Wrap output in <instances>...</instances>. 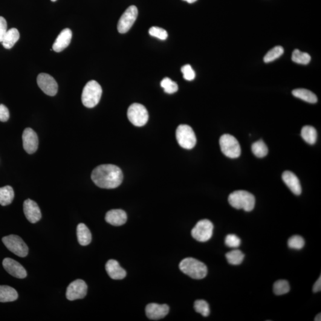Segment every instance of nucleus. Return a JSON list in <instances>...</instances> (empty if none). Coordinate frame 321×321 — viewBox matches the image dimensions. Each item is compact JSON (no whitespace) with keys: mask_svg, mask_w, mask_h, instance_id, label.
I'll use <instances>...</instances> for the list:
<instances>
[{"mask_svg":"<svg viewBox=\"0 0 321 321\" xmlns=\"http://www.w3.org/2000/svg\"><path fill=\"white\" fill-rule=\"evenodd\" d=\"M91 178L97 186L103 189H114L120 186L123 179V173L115 165L104 164L95 168Z\"/></svg>","mask_w":321,"mask_h":321,"instance_id":"1","label":"nucleus"},{"mask_svg":"<svg viewBox=\"0 0 321 321\" xmlns=\"http://www.w3.org/2000/svg\"><path fill=\"white\" fill-rule=\"evenodd\" d=\"M179 268L183 273L196 280L204 279L208 273L207 266L203 262L192 258L182 260Z\"/></svg>","mask_w":321,"mask_h":321,"instance_id":"2","label":"nucleus"},{"mask_svg":"<svg viewBox=\"0 0 321 321\" xmlns=\"http://www.w3.org/2000/svg\"><path fill=\"white\" fill-rule=\"evenodd\" d=\"M228 200L231 207L247 212L252 211L255 205L254 196L245 190H237L231 193Z\"/></svg>","mask_w":321,"mask_h":321,"instance_id":"3","label":"nucleus"},{"mask_svg":"<svg viewBox=\"0 0 321 321\" xmlns=\"http://www.w3.org/2000/svg\"><path fill=\"white\" fill-rule=\"evenodd\" d=\"M103 89L95 80L89 81L83 89L82 102L87 108H94L99 103L102 96Z\"/></svg>","mask_w":321,"mask_h":321,"instance_id":"4","label":"nucleus"},{"mask_svg":"<svg viewBox=\"0 0 321 321\" xmlns=\"http://www.w3.org/2000/svg\"><path fill=\"white\" fill-rule=\"evenodd\" d=\"M221 151L226 157L237 158L241 154V147L238 140L233 136L225 134L219 139Z\"/></svg>","mask_w":321,"mask_h":321,"instance_id":"5","label":"nucleus"},{"mask_svg":"<svg viewBox=\"0 0 321 321\" xmlns=\"http://www.w3.org/2000/svg\"><path fill=\"white\" fill-rule=\"evenodd\" d=\"M176 135L179 145L183 148L191 149L196 145V135L190 126L186 124L178 126Z\"/></svg>","mask_w":321,"mask_h":321,"instance_id":"6","label":"nucleus"},{"mask_svg":"<svg viewBox=\"0 0 321 321\" xmlns=\"http://www.w3.org/2000/svg\"><path fill=\"white\" fill-rule=\"evenodd\" d=\"M127 117L134 126H143L148 120V112L145 107L142 104L134 103L129 107Z\"/></svg>","mask_w":321,"mask_h":321,"instance_id":"7","label":"nucleus"},{"mask_svg":"<svg viewBox=\"0 0 321 321\" xmlns=\"http://www.w3.org/2000/svg\"><path fill=\"white\" fill-rule=\"evenodd\" d=\"M2 242L11 252L16 255L24 258L28 255L29 249L27 244L22 238L16 235H9L4 237Z\"/></svg>","mask_w":321,"mask_h":321,"instance_id":"8","label":"nucleus"},{"mask_svg":"<svg viewBox=\"0 0 321 321\" xmlns=\"http://www.w3.org/2000/svg\"><path fill=\"white\" fill-rule=\"evenodd\" d=\"M214 225L208 219H202L196 224L192 230V236L196 241L206 242L212 238Z\"/></svg>","mask_w":321,"mask_h":321,"instance_id":"9","label":"nucleus"},{"mask_svg":"<svg viewBox=\"0 0 321 321\" xmlns=\"http://www.w3.org/2000/svg\"><path fill=\"white\" fill-rule=\"evenodd\" d=\"M138 15V10L135 5H131L127 8L118 22L117 30L119 33L125 34L131 30L137 19Z\"/></svg>","mask_w":321,"mask_h":321,"instance_id":"10","label":"nucleus"},{"mask_svg":"<svg viewBox=\"0 0 321 321\" xmlns=\"http://www.w3.org/2000/svg\"><path fill=\"white\" fill-rule=\"evenodd\" d=\"M88 286L82 280H77L71 283L66 291V297L71 301L83 299L87 294Z\"/></svg>","mask_w":321,"mask_h":321,"instance_id":"11","label":"nucleus"},{"mask_svg":"<svg viewBox=\"0 0 321 321\" xmlns=\"http://www.w3.org/2000/svg\"><path fill=\"white\" fill-rule=\"evenodd\" d=\"M37 83L41 90L49 96H55L58 92V84L53 77L47 73H40Z\"/></svg>","mask_w":321,"mask_h":321,"instance_id":"12","label":"nucleus"},{"mask_svg":"<svg viewBox=\"0 0 321 321\" xmlns=\"http://www.w3.org/2000/svg\"><path fill=\"white\" fill-rule=\"evenodd\" d=\"M23 145L25 151L30 154H33L37 151L38 147V138L33 129L27 128L22 135Z\"/></svg>","mask_w":321,"mask_h":321,"instance_id":"13","label":"nucleus"},{"mask_svg":"<svg viewBox=\"0 0 321 321\" xmlns=\"http://www.w3.org/2000/svg\"><path fill=\"white\" fill-rule=\"evenodd\" d=\"M2 265L8 274L17 279H25L27 276V271L15 260L9 258H5L2 261Z\"/></svg>","mask_w":321,"mask_h":321,"instance_id":"14","label":"nucleus"},{"mask_svg":"<svg viewBox=\"0 0 321 321\" xmlns=\"http://www.w3.org/2000/svg\"><path fill=\"white\" fill-rule=\"evenodd\" d=\"M24 211L26 217L31 223H36L41 218V212L38 205L31 199L24 202Z\"/></svg>","mask_w":321,"mask_h":321,"instance_id":"15","label":"nucleus"},{"mask_svg":"<svg viewBox=\"0 0 321 321\" xmlns=\"http://www.w3.org/2000/svg\"><path fill=\"white\" fill-rule=\"evenodd\" d=\"M170 308L167 305L150 303L146 306L145 311L147 318L152 320L163 319L169 314Z\"/></svg>","mask_w":321,"mask_h":321,"instance_id":"16","label":"nucleus"},{"mask_svg":"<svg viewBox=\"0 0 321 321\" xmlns=\"http://www.w3.org/2000/svg\"><path fill=\"white\" fill-rule=\"evenodd\" d=\"M72 32L70 29L63 30L57 36L53 45V50L60 53L67 48L71 44Z\"/></svg>","mask_w":321,"mask_h":321,"instance_id":"17","label":"nucleus"},{"mask_svg":"<svg viewBox=\"0 0 321 321\" xmlns=\"http://www.w3.org/2000/svg\"><path fill=\"white\" fill-rule=\"evenodd\" d=\"M283 180L292 192L296 195H300L302 193V187L299 178L290 171H285L282 175Z\"/></svg>","mask_w":321,"mask_h":321,"instance_id":"18","label":"nucleus"},{"mask_svg":"<svg viewBox=\"0 0 321 321\" xmlns=\"http://www.w3.org/2000/svg\"><path fill=\"white\" fill-rule=\"evenodd\" d=\"M127 219L125 211L121 210H112L106 214V220L114 226H120L126 223Z\"/></svg>","mask_w":321,"mask_h":321,"instance_id":"19","label":"nucleus"},{"mask_svg":"<svg viewBox=\"0 0 321 321\" xmlns=\"http://www.w3.org/2000/svg\"><path fill=\"white\" fill-rule=\"evenodd\" d=\"M106 269L107 274L113 280H122L126 276V272L117 261L114 259L109 260L107 262Z\"/></svg>","mask_w":321,"mask_h":321,"instance_id":"20","label":"nucleus"},{"mask_svg":"<svg viewBox=\"0 0 321 321\" xmlns=\"http://www.w3.org/2000/svg\"><path fill=\"white\" fill-rule=\"evenodd\" d=\"M77 236L78 242L80 245L87 246L92 241V234L90 230L85 224L80 223L77 225Z\"/></svg>","mask_w":321,"mask_h":321,"instance_id":"21","label":"nucleus"},{"mask_svg":"<svg viewBox=\"0 0 321 321\" xmlns=\"http://www.w3.org/2000/svg\"><path fill=\"white\" fill-rule=\"evenodd\" d=\"M18 298V293L15 289L8 285H0V302L15 301Z\"/></svg>","mask_w":321,"mask_h":321,"instance_id":"22","label":"nucleus"},{"mask_svg":"<svg viewBox=\"0 0 321 321\" xmlns=\"http://www.w3.org/2000/svg\"><path fill=\"white\" fill-rule=\"evenodd\" d=\"M19 37L20 34L18 30L16 28L10 29V30L7 31L3 39H2V45L5 49L9 50L13 48L14 44L18 41Z\"/></svg>","mask_w":321,"mask_h":321,"instance_id":"23","label":"nucleus"},{"mask_svg":"<svg viewBox=\"0 0 321 321\" xmlns=\"http://www.w3.org/2000/svg\"><path fill=\"white\" fill-rule=\"evenodd\" d=\"M295 97L306 101L309 103L315 104L318 101V98L313 92L306 89H296L292 92Z\"/></svg>","mask_w":321,"mask_h":321,"instance_id":"24","label":"nucleus"},{"mask_svg":"<svg viewBox=\"0 0 321 321\" xmlns=\"http://www.w3.org/2000/svg\"><path fill=\"white\" fill-rule=\"evenodd\" d=\"M14 192L13 188L10 186L0 187V205L7 206L13 202Z\"/></svg>","mask_w":321,"mask_h":321,"instance_id":"25","label":"nucleus"},{"mask_svg":"<svg viewBox=\"0 0 321 321\" xmlns=\"http://www.w3.org/2000/svg\"><path fill=\"white\" fill-rule=\"evenodd\" d=\"M303 140L309 144H314L317 140V132L314 127L310 126L303 127L301 131Z\"/></svg>","mask_w":321,"mask_h":321,"instance_id":"26","label":"nucleus"},{"mask_svg":"<svg viewBox=\"0 0 321 321\" xmlns=\"http://www.w3.org/2000/svg\"><path fill=\"white\" fill-rule=\"evenodd\" d=\"M225 257L230 264L238 265L244 261L245 255L241 250H235L227 253Z\"/></svg>","mask_w":321,"mask_h":321,"instance_id":"27","label":"nucleus"},{"mask_svg":"<svg viewBox=\"0 0 321 321\" xmlns=\"http://www.w3.org/2000/svg\"><path fill=\"white\" fill-rule=\"evenodd\" d=\"M251 151H252L253 154L256 157L263 158L268 154V149L264 142L260 140L252 144V145H251Z\"/></svg>","mask_w":321,"mask_h":321,"instance_id":"28","label":"nucleus"},{"mask_svg":"<svg viewBox=\"0 0 321 321\" xmlns=\"http://www.w3.org/2000/svg\"><path fill=\"white\" fill-rule=\"evenodd\" d=\"M293 62L300 64V65H306L310 63L311 57L310 55L300 51L299 50H294L291 57Z\"/></svg>","mask_w":321,"mask_h":321,"instance_id":"29","label":"nucleus"},{"mask_svg":"<svg viewBox=\"0 0 321 321\" xmlns=\"http://www.w3.org/2000/svg\"><path fill=\"white\" fill-rule=\"evenodd\" d=\"M290 285L287 281L285 280H278L274 283L273 286L274 293L278 296L287 294L290 291Z\"/></svg>","mask_w":321,"mask_h":321,"instance_id":"30","label":"nucleus"},{"mask_svg":"<svg viewBox=\"0 0 321 321\" xmlns=\"http://www.w3.org/2000/svg\"><path fill=\"white\" fill-rule=\"evenodd\" d=\"M284 53V48L281 46H276L269 51L264 58V62L266 63H271L273 61L279 59Z\"/></svg>","mask_w":321,"mask_h":321,"instance_id":"31","label":"nucleus"},{"mask_svg":"<svg viewBox=\"0 0 321 321\" xmlns=\"http://www.w3.org/2000/svg\"><path fill=\"white\" fill-rule=\"evenodd\" d=\"M194 309L196 312L202 316L207 317L210 314V306L204 300H198L194 303Z\"/></svg>","mask_w":321,"mask_h":321,"instance_id":"32","label":"nucleus"},{"mask_svg":"<svg viewBox=\"0 0 321 321\" xmlns=\"http://www.w3.org/2000/svg\"><path fill=\"white\" fill-rule=\"evenodd\" d=\"M161 86L164 89L165 92L169 94L175 93L178 89V84L173 82L169 77L164 78L161 81Z\"/></svg>","mask_w":321,"mask_h":321,"instance_id":"33","label":"nucleus"},{"mask_svg":"<svg viewBox=\"0 0 321 321\" xmlns=\"http://www.w3.org/2000/svg\"><path fill=\"white\" fill-rule=\"evenodd\" d=\"M288 247L293 250H301L305 246V241L302 237L300 236H293L288 239Z\"/></svg>","mask_w":321,"mask_h":321,"instance_id":"34","label":"nucleus"},{"mask_svg":"<svg viewBox=\"0 0 321 321\" xmlns=\"http://www.w3.org/2000/svg\"><path fill=\"white\" fill-rule=\"evenodd\" d=\"M149 34L150 36L157 37L161 40H166L168 37V33L164 29L157 27H153L149 29Z\"/></svg>","mask_w":321,"mask_h":321,"instance_id":"35","label":"nucleus"},{"mask_svg":"<svg viewBox=\"0 0 321 321\" xmlns=\"http://www.w3.org/2000/svg\"><path fill=\"white\" fill-rule=\"evenodd\" d=\"M227 247L232 248H238L241 244V240L235 234H228L225 239Z\"/></svg>","mask_w":321,"mask_h":321,"instance_id":"36","label":"nucleus"},{"mask_svg":"<svg viewBox=\"0 0 321 321\" xmlns=\"http://www.w3.org/2000/svg\"><path fill=\"white\" fill-rule=\"evenodd\" d=\"M182 73L185 80L188 81L193 80L195 79L196 74L195 72L189 65H186L183 66L181 69Z\"/></svg>","mask_w":321,"mask_h":321,"instance_id":"37","label":"nucleus"},{"mask_svg":"<svg viewBox=\"0 0 321 321\" xmlns=\"http://www.w3.org/2000/svg\"><path fill=\"white\" fill-rule=\"evenodd\" d=\"M7 32V24L6 20L3 17L0 16V42H2Z\"/></svg>","mask_w":321,"mask_h":321,"instance_id":"38","label":"nucleus"},{"mask_svg":"<svg viewBox=\"0 0 321 321\" xmlns=\"http://www.w3.org/2000/svg\"><path fill=\"white\" fill-rule=\"evenodd\" d=\"M10 113L7 107L0 104V121L5 122L9 119Z\"/></svg>","mask_w":321,"mask_h":321,"instance_id":"39","label":"nucleus"},{"mask_svg":"<svg viewBox=\"0 0 321 321\" xmlns=\"http://www.w3.org/2000/svg\"><path fill=\"white\" fill-rule=\"evenodd\" d=\"M321 277H320L316 283H315L313 287V291L314 293L321 291Z\"/></svg>","mask_w":321,"mask_h":321,"instance_id":"40","label":"nucleus"},{"mask_svg":"<svg viewBox=\"0 0 321 321\" xmlns=\"http://www.w3.org/2000/svg\"><path fill=\"white\" fill-rule=\"evenodd\" d=\"M315 321H321V314H318L316 317L315 318Z\"/></svg>","mask_w":321,"mask_h":321,"instance_id":"41","label":"nucleus"},{"mask_svg":"<svg viewBox=\"0 0 321 321\" xmlns=\"http://www.w3.org/2000/svg\"><path fill=\"white\" fill-rule=\"evenodd\" d=\"M184 1L189 2V3H193V2H196L197 0H184Z\"/></svg>","mask_w":321,"mask_h":321,"instance_id":"42","label":"nucleus"},{"mask_svg":"<svg viewBox=\"0 0 321 321\" xmlns=\"http://www.w3.org/2000/svg\"><path fill=\"white\" fill-rule=\"evenodd\" d=\"M51 1H53V2H55V1H56L57 0H51Z\"/></svg>","mask_w":321,"mask_h":321,"instance_id":"43","label":"nucleus"}]
</instances>
